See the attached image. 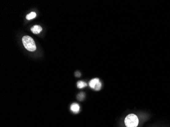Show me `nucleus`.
<instances>
[{
	"instance_id": "f257e3e1",
	"label": "nucleus",
	"mask_w": 170,
	"mask_h": 127,
	"mask_svg": "<svg viewBox=\"0 0 170 127\" xmlns=\"http://www.w3.org/2000/svg\"><path fill=\"white\" fill-rule=\"evenodd\" d=\"M22 41L24 47L28 50L30 51L36 50V44L32 38L29 36H24L22 38Z\"/></svg>"
},
{
	"instance_id": "f03ea898",
	"label": "nucleus",
	"mask_w": 170,
	"mask_h": 127,
	"mask_svg": "<svg viewBox=\"0 0 170 127\" xmlns=\"http://www.w3.org/2000/svg\"><path fill=\"white\" fill-rule=\"evenodd\" d=\"M124 122L126 127H137L139 124V119L134 114H129L126 117Z\"/></svg>"
},
{
	"instance_id": "7ed1b4c3",
	"label": "nucleus",
	"mask_w": 170,
	"mask_h": 127,
	"mask_svg": "<svg viewBox=\"0 0 170 127\" xmlns=\"http://www.w3.org/2000/svg\"><path fill=\"white\" fill-rule=\"evenodd\" d=\"M89 86L96 91H99L102 88V83L99 78H94L90 81Z\"/></svg>"
},
{
	"instance_id": "20e7f679",
	"label": "nucleus",
	"mask_w": 170,
	"mask_h": 127,
	"mask_svg": "<svg viewBox=\"0 0 170 127\" xmlns=\"http://www.w3.org/2000/svg\"><path fill=\"white\" fill-rule=\"evenodd\" d=\"M31 30L34 34H37L42 31V28L40 25H35L33 26Z\"/></svg>"
},
{
	"instance_id": "39448f33",
	"label": "nucleus",
	"mask_w": 170,
	"mask_h": 127,
	"mask_svg": "<svg viewBox=\"0 0 170 127\" xmlns=\"http://www.w3.org/2000/svg\"><path fill=\"white\" fill-rule=\"evenodd\" d=\"M79 105L76 103H73L71 105L70 107V109L72 112L74 113H78L79 111Z\"/></svg>"
},
{
	"instance_id": "423d86ee",
	"label": "nucleus",
	"mask_w": 170,
	"mask_h": 127,
	"mask_svg": "<svg viewBox=\"0 0 170 127\" xmlns=\"http://www.w3.org/2000/svg\"><path fill=\"white\" fill-rule=\"evenodd\" d=\"M36 17V13L34 12H32L26 16V18L28 20H31L34 18Z\"/></svg>"
},
{
	"instance_id": "0eeeda50",
	"label": "nucleus",
	"mask_w": 170,
	"mask_h": 127,
	"mask_svg": "<svg viewBox=\"0 0 170 127\" xmlns=\"http://www.w3.org/2000/svg\"><path fill=\"white\" fill-rule=\"evenodd\" d=\"M87 84L86 83H85L84 81H79L77 82V86L78 88H84V87H86Z\"/></svg>"
}]
</instances>
